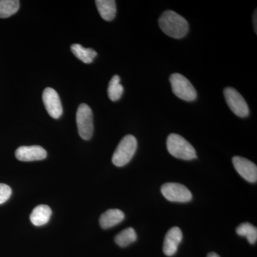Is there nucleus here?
<instances>
[{
    "instance_id": "obj_1",
    "label": "nucleus",
    "mask_w": 257,
    "mask_h": 257,
    "mask_svg": "<svg viewBox=\"0 0 257 257\" xmlns=\"http://www.w3.org/2000/svg\"><path fill=\"white\" fill-rule=\"evenodd\" d=\"M159 25L164 33L172 38L181 39L187 35L189 24L187 20L172 10L164 12L159 19Z\"/></svg>"
},
{
    "instance_id": "obj_2",
    "label": "nucleus",
    "mask_w": 257,
    "mask_h": 257,
    "mask_svg": "<svg viewBox=\"0 0 257 257\" xmlns=\"http://www.w3.org/2000/svg\"><path fill=\"white\" fill-rule=\"evenodd\" d=\"M167 150L175 158L192 160L197 158V152L192 145L183 137L177 134H171L167 140Z\"/></svg>"
},
{
    "instance_id": "obj_3",
    "label": "nucleus",
    "mask_w": 257,
    "mask_h": 257,
    "mask_svg": "<svg viewBox=\"0 0 257 257\" xmlns=\"http://www.w3.org/2000/svg\"><path fill=\"white\" fill-rule=\"evenodd\" d=\"M138 141L133 135H126L120 142L113 155L112 163L116 167L127 165L136 152Z\"/></svg>"
},
{
    "instance_id": "obj_4",
    "label": "nucleus",
    "mask_w": 257,
    "mask_h": 257,
    "mask_svg": "<svg viewBox=\"0 0 257 257\" xmlns=\"http://www.w3.org/2000/svg\"><path fill=\"white\" fill-rule=\"evenodd\" d=\"M170 81L172 92L179 99L187 101L195 100L197 93L195 88L182 74L175 73L170 76Z\"/></svg>"
},
{
    "instance_id": "obj_5",
    "label": "nucleus",
    "mask_w": 257,
    "mask_h": 257,
    "mask_svg": "<svg viewBox=\"0 0 257 257\" xmlns=\"http://www.w3.org/2000/svg\"><path fill=\"white\" fill-rule=\"evenodd\" d=\"M76 121L79 136L84 140H90L94 132V124L92 111L87 104H82L79 106Z\"/></svg>"
},
{
    "instance_id": "obj_6",
    "label": "nucleus",
    "mask_w": 257,
    "mask_h": 257,
    "mask_svg": "<svg viewBox=\"0 0 257 257\" xmlns=\"http://www.w3.org/2000/svg\"><path fill=\"white\" fill-rule=\"evenodd\" d=\"M161 192L170 202L186 203L192 199V192L182 184L166 183L162 185Z\"/></svg>"
},
{
    "instance_id": "obj_7",
    "label": "nucleus",
    "mask_w": 257,
    "mask_h": 257,
    "mask_svg": "<svg viewBox=\"0 0 257 257\" xmlns=\"http://www.w3.org/2000/svg\"><path fill=\"white\" fill-rule=\"evenodd\" d=\"M225 99L231 111L239 117H246L249 114L247 103L237 90L232 87L225 88Z\"/></svg>"
},
{
    "instance_id": "obj_8",
    "label": "nucleus",
    "mask_w": 257,
    "mask_h": 257,
    "mask_svg": "<svg viewBox=\"0 0 257 257\" xmlns=\"http://www.w3.org/2000/svg\"><path fill=\"white\" fill-rule=\"evenodd\" d=\"M44 104L48 114L54 119H59L63 112L59 94L52 88L47 87L42 94Z\"/></svg>"
},
{
    "instance_id": "obj_9",
    "label": "nucleus",
    "mask_w": 257,
    "mask_h": 257,
    "mask_svg": "<svg viewBox=\"0 0 257 257\" xmlns=\"http://www.w3.org/2000/svg\"><path fill=\"white\" fill-rule=\"evenodd\" d=\"M235 170L245 180L251 183L257 181V167L253 162L241 157H234L232 159Z\"/></svg>"
},
{
    "instance_id": "obj_10",
    "label": "nucleus",
    "mask_w": 257,
    "mask_h": 257,
    "mask_svg": "<svg viewBox=\"0 0 257 257\" xmlns=\"http://www.w3.org/2000/svg\"><path fill=\"white\" fill-rule=\"evenodd\" d=\"M47 155L46 150L37 145L20 147L15 152V157L22 162L42 160L46 158Z\"/></svg>"
},
{
    "instance_id": "obj_11",
    "label": "nucleus",
    "mask_w": 257,
    "mask_h": 257,
    "mask_svg": "<svg viewBox=\"0 0 257 257\" xmlns=\"http://www.w3.org/2000/svg\"><path fill=\"white\" fill-rule=\"evenodd\" d=\"M183 235L182 230L177 226H174L169 230L164 241L163 251L165 255L172 256L177 253L179 244L182 241Z\"/></svg>"
},
{
    "instance_id": "obj_12",
    "label": "nucleus",
    "mask_w": 257,
    "mask_h": 257,
    "mask_svg": "<svg viewBox=\"0 0 257 257\" xmlns=\"http://www.w3.org/2000/svg\"><path fill=\"white\" fill-rule=\"evenodd\" d=\"M124 219V212L120 209H108L104 214H101L99 219V224L102 229H107L119 224Z\"/></svg>"
},
{
    "instance_id": "obj_13",
    "label": "nucleus",
    "mask_w": 257,
    "mask_h": 257,
    "mask_svg": "<svg viewBox=\"0 0 257 257\" xmlns=\"http://www.w3.org/2000/svg\"><path fill=\"white\" fill-rule=\"evenodd\" d=\"M51 215L52 210L50 207L45 204H41L33 209L30 215V221L35 226H43L50 221Z\"/></svg>"
},
{
    "instance_id": "obj_14",
    "label": "nucleus",
    "mask_w": 257,
    "mask_h": 257,
    "mask_svg": "<svg viewBox=\"0 0 257 257\" xmlns=\"http://www.w3.org/2000/svg\"><path fill=\"white\" fill-rule=\"evenodd\" d=\"M95 3L103 20L106 21L114 20L116 13V2L114 0H96Z\"/></svg>"
},
{
    "instance_id": "obj_15",
    "label": "nucleus",
    "mask_w": 257,
    "mask_h": 257,
    "mask_svg": "<svg viewBox=\"0 0 257 257\" xmlns=\"http://www.w3.org/2000/svg\"><path fill=\"white\" fill-rule=\"evenodd\" d=\"M71 50L77 58L85 64L92 63L97 53L91 48H84L79 44H74L71 46Z\"/></svg>"
},
{
    "instance_id": "obj_16",
    "label": "nucleus",
    "mask_w": 257,
    "mask_h": 257,
    "mask_svg": "<svg viewBox=\"0 0 257 257\" xmlns=\"http://www.w3.org/2000/svg\"><path fill=\"white\" fill-rule=\"evenodd\" d=\"M138 235L133 227L125 229L116 235L114 238L115 242L120 247H126L137 241Z\"/></svg>"
},
{
    "instance_id": "obj_17",
    "label": "nucleus",
    "mask_w": 257,
    "mask_h": 257,
    "mask_svg": "<svg viewBox=\"0 0 257 257\" xmlns=\"http://www.w3.org/2000/svg\"><path fill=\"white\" fill-rule=\"evenodd\" d=\"M108 96L110 100L116 101L119 100L124 92V87L120 84L119 76H113L107 89Z\"/></svg>"
},
{
    "instance_id": "obj_18",
    "label": "nucleus",
    "mask_w": 257,
    "mask_h": 257,
    "mask_svg": "<svg viewBox=\"0 0 257 257\" xmlns=\"http://www.w3.org/2000/svg\"><path fill=\"white\" fill-rule=\"evenodd\" d=\"M238 235L245 236L248 242L251 244H254L257 240V229L253 225L248 222L243 223L240 224L236 229Z\"/></svg>"
},
{
    "instance_id": "obj_19",
    "label": "nucleus",
    "mask_w": 257,
    "mask_h": 257,
    "mask_svg": "<svg viewBox=\"0 0 257 257\" xmlns=\"http://www.w3.org/2000/svg\"><path fill=\"white\" fill-rule=\"evenodd\" d=\"M20 8L18 0H0V18H10Z\"/></svg>"
},
{
    "instance_id": "obj_20",
    "label": "nucleus",
    "mask_w": 257,
    "mask_h": 257,
    "mask_svg": "<svg viewBox=\"0 0 257 257\" xmlns=\"http://www.w3.org/2000/svg\"><path fill=\"white\" fill-rule=\"evenodd\" d=\"M12 195V189L9 186L0 184V204H4Z\"/></svg>"
},
{
    "instance_id": "obj_21",
    "label": "nucleus",
    "mask_w": 257,
    "mask_h": 257,
    "mask_svg": "<svg viewBox=\"0 0 257 257\" xmlns=\"http://www.w3.org/2000/svg\"><path fill=\"white\" fill-rule=\"evenodd\" d=\"M257 15H256V10H255L254 13H253V28H254L255 33L257 34Z\"/></svg>"
},
{
    "instance_id": "obj_22",
    "label": "nucleus",
    "mask_w": 257,
    "mask_h": 257,
    "mask_svg": "<svg viewBox=\"0 0 257 257\" xmlns=\"http://www.w3.org/2000/svg\"><path fill=\"white\" fill-rule=\"evenodd\" d=\"M207 257H220L219 256V255L217 254V253H214V252H211L209 253V254H208Z\"/></svg>"
}]
</instances>
